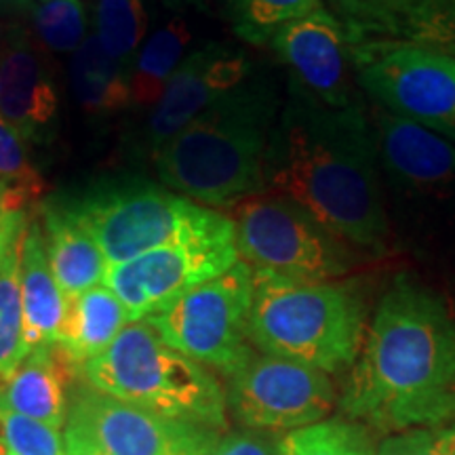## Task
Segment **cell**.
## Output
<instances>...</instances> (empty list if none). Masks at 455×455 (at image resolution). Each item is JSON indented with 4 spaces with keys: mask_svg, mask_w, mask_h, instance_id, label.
Wrapping results in <instances>:
<instances>
[{
    "mask_svg": "<svg viewBox=\"0 0 455 455\" xmlns=\"http://www.w3.org/2000/svg\"><path fill=\"white\" fill-rule=\"evenodd\" d=\"M264 186L291 198L356 251L388 253L378 140L361 100L327 106L289 78L266 152Z\"/></svg>",
    "mask_w": 455,
    "mask_h": 455,
    "instance_id": "obj_1",
    "label": "cell"
},
{
    "mask_svg": "<svg viewBox=\"0 0 455 455\" xmlns=\"http://www.w3.org/2000/svg\"><path fill=\"white\" fill-rule=\"evenodd\" d=\"M338 405L384 435L455 422V316L439 293L409 275L390 283Z\"/></svg>",
    "mask_w": 455,
    "mask_h": 455,
    "instance_id": "obj_2",
    "label": "cell"
},
{
    "mask_svg": "<svg viewBox=\"0 0 455 455\" xmlns=\"http://www.w3.org/2000/svg\"><path fill=\"white\" fill-rule=\"evenodd\" d=\"M281 106L275 83L249 74L158 148L152 161L161 184L192 203L224 209L261 195Z\"/></svg>",
    "mask_w": 455,
    "mask_h": 455,
    "instance_id": "obj_3",
    "label": "cell"
},
{
    "mask_svg": "<svg viewBox=\"0 0 455 455\" xmlns=\"http://www.w3.org/2000/svg\"><path fill=\"white\" fill-rule=\"evenodd\" d=\"M365 333L367 304L355 284L253 270L249 341L261 355L333 375L355 365Z\"/></svg>",
    "mask_w": 455,
    "mask_h": 455,
    "instance_id": "obj_4",
    "label": "cell"
},
{
    "mask_svg": "<svg viewBox=\"0 0 455 455\" xmlns=\"http://www.w3.org/2000/svg\"><path fill=\"white\" fill-rule=\"evenodd\" d=\"M392 243L424 259L455 261V144L369 106Z\"/></svg>",
    "mask_w": 455,
    "mask_h": 455,
    "instance_id": "obj_5",
    "label": "cell"
},
{
    "mask_svg": "<svg viewBox=\"0 0 455 455\" xmlns=\"http://www.w3.org/2000/svg\"><path fill=\"white\" fill-rule=\"evenodd\" d=\"M95 390L148 411L228 430L226 390L212 369L181 355L146 321L129 323L110 348L83 365Z\"/></svg>",
    "mask_w": 455,
    "mask_h": 455,
    "instance_id": "obj_6",
    "label": "cell"
},
{
    "mask_svg": "<svg viewBox=\"0 0 455 455\" xmlns=\"http://www.w3.org/2000/svg\"><path fill=\"white\" fill-rule=\"evenodd\" d=\"M238 259L295 281H338L356 266V249L291 198L261 192L232 204Z\"/></svg>",
    "mask_w": 455,
    "mask_h": 455,
    "instance_id": "obj_7",
    "label": "cell"
},
{
    "mask_svg": "<svg viewBox=\"0 0 455 455\" xmlns=\"http://www.w3.org/2000/svg\"><path fill=\"white\" fill-rule=\"evenodd\" d=\"M61 198L100 243L108 266L140 258L215 215L213 209L138 178L101 180Z\"/></svg>",
    "mask_w": 455,
    "mask_h": 455,
    "instance_id": "obj_8",
    "label": "cell"
},
{
    "mask_svg": "<svg viewBox=\"0 0 455 455\" xmlns=\"http://www.w3.org/2000/svg\"><path fill=\"white\" fill-rule=\"evenodd\" d=\"M350 64L373 106L455 144L453 53L405 41H356Z\"/></svg>",
    "mask_w": 455,
    "mask_h": 455,
    "instance_id": "obj_9",
    "label": "cell"
},
{
    "mask_svg": "<svg viewBox=\"0 0 455 455\" xmlns=\"http://www.w3.org/2000/svg\"><path fill=\"white\" fill-rule=\"evenodd\" d=\"M251 295L253 268L238 259L144 321L171 348L228 378L255 352L249 341Z\"/></svg>",
    "mask_w": 455,
    "mask_h": 455,
    "instance_id": "obj_10",
    "label": "cell"
},
{
    "mask_svg": "<svg viewBox=\"0 0 455 455\" xmlns=\"http://www.w3.org/2000/svg\"><path fill=\"white\" fill-rule=\"evenodd\" d=\"M238 261L235 224L218 213L207 224L118 266L104 284L123 301L131 323L156 315L198 284L224 275Z\"/></svg>",
    "mask_w": 455,
    "mask_h": 455,
    "instance_id": "obj_11",
    "label": "cell"
},
{
    "mask_svg": "<svg viewBox=\"0 0 455 455\" xmlns=\"http://www.w3.org/2000/svg\"><path fill=\"white\" fill-rule=\"evenodd\" d=\"M228 413L243 430L289 435L327 419L338 405L331 375L255 350L226 378Z\"/></svg>",
    "mask_w": 455,
    "mask_h": 455,
    "instance_id": "obj_12",
    "label": "cell"
},
{
    "mask_svg": "<svg viewBox=\"0 0 455 455\" xmlns=\"http://www.w3.org/2000/svg\"><path fill=\"white\" fill-rule=\"evenodd\" d=\"M66 435L104 455H204L221 432L152 413L89 384H74Z\"/></svg>",
    "mask_w": 455,
    "mask_h": 455,
    "instance_id": "obj_13",
    "label": "cell"
},
{
    "mask_svg": "<svg viewBox=\"0 0 455 455\" xmlns=\"http://www.w3.org/2000/svg\"><path fill=\"white\" fill-rule=\"evenodd\" d=\"M251 74V64L241 49L224 43H207L184 57L150 110L141 129L140 148L155 156L164 141L180 133L198 114L207 110Z\"/></svg>",
    "mask_w": 455,
    "mask_h": 455,
    "instance_id": "obj_14",
    "label": "cell"
},
{
    "mask_svg": "<svg viewBox=\"0 0 455 455\" xmlns=\"http://www.w3.org/2000/svg\"><path fill=\"white\" fill-rule=\"evenodd\" d=\"M270 44L289 78L323 104L341 108L358 100L348 36L325 4L278 28Z\"/></svg>",
    "mask_w": 455,
    "mask_h": 455,
    "instance_id": "obj_15",
    "label": "cell"
},
{
    "mask_svg": "<svg viewBox=\"0 0 455 455\" xmlns=\"http://www.w3.org/2000/svg\"><path fill=\"white\" fill-rule=\"evenodd\" d=\"M0 114L24 144L47 146L57 133L60 98L41 49L20 26H9L0 57Z\"/></svg>",
    "mask_w": 455,
    "mask_h": 455,
    "instance_id": "obj_16",
    "label": "cell"
},
{
    "mask_svg": "<svg viewBox=\"0 0 455 455\" xmlns=\"http://www.w3.org/2000/svg\"><path fill=\"white\" fill-rule=\"evenodd\" d=\"M83 373V365L61 344L32 350L24 361L0 379V407L61 428L68 415V388Z\"/></svg>",
    "mask_w": 455,
    "mask_h": 455,
    "instance_id": "obj_17",
    "label": "cell"
},
{
    "mask_svg": "<svg viewBox=\"0 0 455 455\" xmlns=\"http://www.w3.org/2000/svg\"><path fill=\"white\" fill-rule=\"evenodd\" d=\"M44 221V244L51 272L66 299L76 298L104 283L106 255L84 221L68 207L61 195L41 204Z\"/></svg>",
    "mask_w": 455,
    "mask_h": 455,
    "instance_id": "obj_18",
    "label": "cell"
},
{
    "mask_svg": "<svg viewBox=\"0 0 455 455\" xmlns=\"http://www.w3.org/2000/svg\"><path fill=\"white\" fill-rule=\"evenodd\" d=\"M68 299L51 272L43 226L28 224L21 243V355L24 358L41 346L53 344L64 323Z\"/></svg>",
    "mask_w": 455,
    "mask_h": 455,
    "instance_id": "obj_19",
    "label": "cell"
},
{
    "mask_svg": "<svg viewBox=\"0 0 455 455\" xmlns=\"http://www.w3.org/2000/svg\"><path fill=\"white\" fill-rule=\"evenodd\" d=\"M131 323L123 301L106 284L89 289L68 299L64 323L57 344L66 348L74 361L84 363L110 348L114 339Z\"/></svg>",
    "mask_w": 455,
    "mask_h": 455,
    "instance_id": "obj_20",
    "label": "cell"
},
{
    "mask_svg": "<svg viewBox=\"0 0 455 455\" xmlns=\"http://www.w3.org/2000/svg\"><path fill=\"white\" fill-rule=\"evenodd\" d=\"M70 84L83 112L100 121L131 106L129 70L106 53L95 32L72 53Z\"/></svg>",
    "mask_w": 455,
    "mask_h": 455,
    "instance_id": "obj_21",
    "label": "cell"
},
{
    "mask_svg": "<svg viewBox=\"0 0 455 455\" xmlns=\"http://www.w3.org/2000/svg\"><path fill=\"white\" fill-rule=\"evenodd\" d=\"M28 212H7L0 244V379H4L24 361L21 355V243H24Z\"/></svg>",
    "mask_w": 455,
    "mask_h": 455,
    "instance_id": "obj_22",
    "label": "cell"
},
{
    "mask_svg": "<svg viewBox=\"0 0 455 455\" xmlns=\"http://www.w3.org/2000/svg\"><path fill=\"white\" fill-rule=\"evenodd\" d=\"M192 43L190 26L184 17H171L141 44L129 74L131 106L155 108L163 91L178 70Z\"/></svg>",
    "mask_w": 455,
    "mask_h": 455,
    "instance_id": "obj_23",
    "label": "cell"
},
{
    "mask_svg": "<svg viewBox=\"0 0 455 455\" xmlns=\"http://www.w3.org/2000/svg\"><path fill=\"white\" fill-rule=\"evenodd\" d=\"M47 184L26 152L24 140L0 114V212H28Z\"/></svg>",
    "mask_w": 455,
    "mask_h": 455,
    "instance_id": "obj_24",
    "label": "cell"
},
{
    "mask_svg": "<svg viewBox=\"0 0 455 455\" xmlns=\"http://www.w3.org/2000/svg\"><path fill=\"white\" fill-rule=\"evenodd\" d=\"M148 32V15L141 0H98L95 36L124 70L133 68Z\"/></svg>",
    "mask_w": 455,
    "mask_h": 455,
    "instance_id": "obj_25",
    "label": "cell"
},
{
    "mask_svg": "<svg viewBox=\"0 0 455 455\" xmlns=\"http://www.w3.org/2000/svg\"><path fill=\"white\" fill-rule=\"evenodd\" d=\"M371 41H405L455 55V0H413Z\"/></svg>",
    "mask_w": 455,
    "mask_h": 455,
    "instance_id": "obj_26",
    "label": "cell"
},
{
    "mask_svg": "<svg viewBox=\"0 0 455 455\" xmlns=\"http://www.w3.org/2000/svg\"><path fill=\"white\" fill-rule=\"evenodd\" d=\"M371 430L352 419H323L283 436V455H375Z\"/></svg>",
    "mask_w": 455,
    "mask_h": 455,
    "instance_id": "obj_27",
    "label": "cell"
},
{
    "mask_svg": "<svg viewBox=\"0 0 455 455\" xmlns=\"http://www.w3.org/2000/svg\"><path fill=\"white\" fill-rule=\"evenodd\" d=\"M224 7L238 38L266 44L278 28L323 7V0H224Z\"/></svg>",
    "mask_w": 455,
    "mask_h": 455,
    "instance_id": "obj_28",
    "label": "cell"
},
{
    "mask_svg": "<svg viewBox=\"0 0 455 455\" xmlns=\"http://www.w3.org/2000/svg\"><path fill=\"white\" fill-rule=\"evenodd\" d=\"M34 32L49 51L74 53L89 36L87 11L81 0H43L32 7Z\"/></svg>",
    "mask_w": 455,
    "mask_h": 455,
    "instance_id": "obj_29",
    "label": "cell"
},
{
    "mask_svg": "<svg viewBox=\"0 0 455 455\" xmlns=\"http://www.w3.org/2000/svg\"><path fill=\"white\" fill-rule=\"evenodd\" d=\"M344 26L348 43L379 38L413 0H323Z\"/></svg>",
    "mask_w": 455,
    "mask_h": 455,
    "instance_id": "obj_30",
    "label": "cell"
},
{
    "mask_svg": "<svg viewBox=\"0 0 455 455\" xmlns=\"http://www.w3.org/2000/svg\"><path fill=\"white\" fill-rule=\"evenodd\" d=\"M0 439L13 455H66L60 428L0 407Z\"/></svg>",
    "mask_w": 455,
    "mask_h": 455,
    "instance_id": "obj_31",
    "label": "cell"
},
{
    "mask_svg": "<svg viewBox=\"0 0 455 455\" xmlns=\"http://www.w3.org/2000/svg\"><path fill=\"white\" fill-rule=\"evenodd\" d=\"M375 455H455V422L386 435Z\"/></svg>",
    "mask_w": 455,
    "mask_h": 455,
    "instance_id": "obj_32",
    "label": "cell"
},
{
    "mask_svg": "<svg viewBox=\"0 0 455 455\" xmlns=\"http://www.w3.org/2000/svg\"><path fill=\"white\" fill-rule=\"evenodd\" d=\"M283 436L270 432H221L204 455H283Z\"/></svg>",
    "mask_w": 455,
    "mask_h": 455,
    "instance_id": "obj_33",
    "label": "cell"
},
{
    "mask_svg": "<svg viewBox=\"0 0 455 455\" xmlns=\"http://www.w3.org/2000/svg\"><path fill=\"white\" fill-rule=\"evenodd\" d=\"M64 445H66V455H104V453H100L95 447H91L89 443L76 439V436H72V435H66Z\"/></svg>",
    "mask_w": 455,
    "mask_h": 455,
    "instance_id": "obj_34",
    "label": "cell"
},
{
    "mask_svg": "<svg viewBox=\"0 0 455 455\" xmlns=\"http://www.w3.org/2000/svg\"><path fill=\"white\" fill-rule=\"evenodd\" d=\"M209 0H163L164 7L169 9H175V11H181V9H188V7H207Z\"/></svg>",
    "mask_w": 455,
    "mask_h": 455,
    "instance_id": "obj_35",
    "label": "cell"
},
{
    "mask_svg": "<svg viewBox=\"0 0 455 455\" xmlns=\"http://www.w3.org/2000/svg\"><path fill=\"white\" fill-rule=\"evenodd\" d=\"M26 7H32V0H0V9L17 11V9H26Z\"/></svg>",
    "mask_w": 455,
    "mask_h": 455,
    "instance_id": "obj_36",
    "label": "cell"
},
{
    "mask_svg": "<svg viewBox=\"0 0 455 455\" xmlns=\"http://www.w3.org/2000/svg\"><path fill=\"white\" fill-rule=\"evenodd\" d=\"M7 34H9V28L0 21V57H3L4 44H7Z\"/></svg>",
    "mask_w": 455,
    "mask_h": 455,
    "instance_id": "obj_37",
    "label": "cell"
},
{
    "mask_svg": "<svg viewBox=\"0 0 455 455\" xmlns=\"http://www.w3.org/2000/svg\"><path fill=\"white\" fill-rule=\"evenodd\" d=\"M4 218H7V212H0V244H3V235H4Z\"/></svg>",
    "mask_w": 455,
    "mask_h": 455,
    "instance_id": "obj_38",
    "label": "cell"
},
{
    "mask_svg": "<svg viewBox=\"0 0 455 455\" xmlns=\"http://www.w3.org/2000/svg\"><path fill=\"white\" fill-rule=\"evenodd\" d=\"M0 455H13V453H11V451H9V447H7V445H4V443H3V439H0Z\"/></svg>",
    "mask_w": 455,
    "mask_h": 455,
    "instance_id": "obj_39",
    "label": "cell"
}]
</instances>
